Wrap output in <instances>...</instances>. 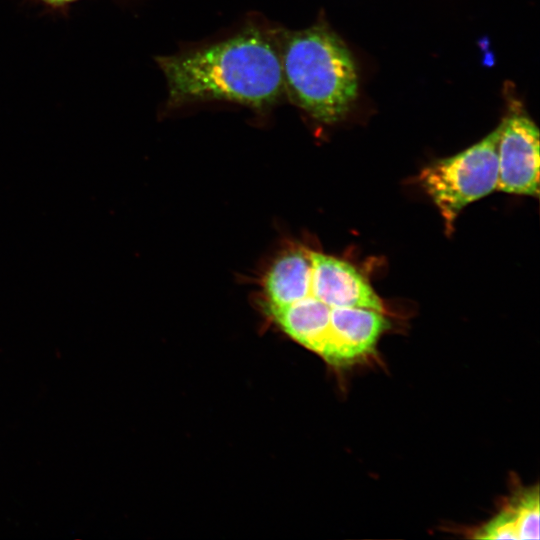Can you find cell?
Listing matches in <instances>:
<instances>
[{"mask_svg": "<svg viewBox=\"0 0 540 540\" xmlns=\"http://www.w3.org/2000/svg\"><path fill=\"white\" fill-rule=\"evenodd\" d=\"M168 86V103L225 100L255 108L284 92L280 50L262 30L248 28L194 51L156 58Z\"/></svg>", "mask_w": 540, "mask_h": 540, "instance_id": "1", "label": "cell"}, {"mask_svg": "<svg viewBox=\"0 0 540 540\" xmlns=\"http://www.w3.org/2000/svg\"><path fill=\"white\" fill-rule=\"evenodd\" d=\"M284 91L325 123L342 119L357 95V73L343 41L323 26L286 32L279 45Z\"/></svg>", "mask_w": 540, "mask_h": 540, "instance_id": "2", "label": "cell"}, {"mask_svg": "<svg viewBox=\"0 0 540 540\" xmlns=\"http://www.w3.org/2000/svg\"><path fill=\"white\" fill-rule=\"evenodd\" d=\"M501 125L464 151L426 166L419 183L437 207L451 233L468 204L496 190Z\"/></svg>", "mask_w": 540, "mask_h": 540, "instance_id": "3", "label": "cell"}, {"mask_svg": "<svg viewBox=\"0 0 540 540\" xmlns=\"http://www.w3.org/2000/svg\"><path fill=\"white\" fill-rule=\"evenodd\" d=\"M496 190L539 195V130L527 116L515 114L501 124Z\"/></svg>", "mask_w": 540, "mask_h": 540, "instance_id": "4", "label": "cell"}, {"mask_svg": "<svg viewBox=\"0 0 540 540\" xmlns=\"http://www.w3.org/2000/svg\"><path fill=\"white\" fill-rule=\"evenodd\" d=\"M307 292L330 308L361 307L384 312V305L363 275L350 263L308 250Z\"/></svg>", "mask_w": 540, "mask_h": 540, "instance_id": "5", "label": "cell"}, {"mask_svg": "<svg viewBox=\"0 0 540 540\" xmlns=\"http://www.w3.org/2000/svg\"><path fill=\"white\" fill-rule=\"evenodd\" d=\"M389 321L383 312L361 307L332 308L329 342L323 359L331 365L352 364L370 355Z\"/></svg>", "mask_w": 540, "mask_h": 540, "instance_id": "6", "label": "cell"}, {"mask_svg": "<svg viewBox=\"0 0 540 540\" xmlns=\"http://www.w3.org/2000/svg\"><path fill=\"white\" fill-rule=\"evenodd\" d=\"M268 314L293 340L322 358L329 342L331 309L307 291L298 300L279 307H266Z\"/></svg>", "mask_w": 540, "mask_h": 540, "instance_id": "7", "label": "cell"}, {"mask_svg": "<svg viewBox=\"0 0 540 540\" xmlns=\"http://www.w3.org/2000/svg\"><path fill=\"white\" fill-rule=\"evenodd\" d=\"M507 505L515 518L518 539H538L540 532L538 486L523 491Z\"/></svg>", "mask_w": 540, "mask_h": 540, "instance_id": "8", "label": "cell"}, {"mask_svg": "<svg viewBox=\"0 0 540 540\" xmlns=\"http://www.w3.org/2000/svg\"><path fill=\"white\" fill-rule=\"evenodd\" d=\"M475 537L479 539H518L515 518L510 508L506 506L482 526Z\"/></svg>", "mask_w": 540, "mask_h": 540, "instance_id": "9", "label": "cell"}, {"mask_svg": "<svg viewBox=\"0 0 540 540\" xmlns=\"http://www.w3.org/2000/svg\"><path fill=\"white\" fill-rule=\"evenodd\" d=\"M39 1L52 8H62L78 0H39Z\"/></svg>", "mask_w": 540, "mask_h": 540, "instance_id": "10", "label": "cell"}]
</instances>
